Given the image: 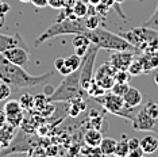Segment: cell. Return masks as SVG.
Here are the masks:
<instances>
[{
	"mask_svg": "<svg viewBox=\"0 0 158 157\" xmlns=\"http://www.w3.org/2000/svg\"><path fill=\"white\" fill-rule=\"evenodd\" d=\"M10 10H11L10 4H7L6 2H2V0H0V16H4Z\"/></svg>",
	"mask_w": 158,
	"mask_h": 157,
	"instance_id": "obj_36",
	"label": "cell"
},
{
	"mask_svg": "<svg viewBox=\"0 0 158 157\" xmlns=\"http://www.w3.org/2000/svg\"><path fill=\"white\" fill-rule=\"evenodd\" d=\"M143 26L150 27V28H153V30H157L158 31V6H157L156 11L153 12V15L150 16L145 23H143Z\"/></svg>",
	"mask_w": 158,
	"mask_h": 157,
	"instance_id": "obj_30",
	"label": "cell"
},
{
	"mask_svg": "<svg viewBox=\"0 0 158 157\" xmlns=\"http://www.w3.org/2000/svg\"><path fill=\"white\" fill-rule=\"evenodd\" d=\"M143 155H145V153H143V151L141 149V146L134 149V151H130V153H128V156L130 157H142Z\"/></svg>",
	"mask_w": 158,
	"mask_h": 157,
	"instance_id": "obj_39",
	"label": "cell"
},
{
	"mask_svg": "<svg viewBox=\"0 0 158 157\" xmlns=\"http://www.w3.org/2000/svg\"><path fill=\"white\" fill-rule=\"evenodd\" d=\"M48 98H46L45 95H37V96H34V107L38 110V111H41L44 107L48 104Z\"/></svg>",
	"mask_w": 158,
	"mask_h": 157,
	"instance_id": "obj_34",
	"label": "cell"
},
{
	"mask_svg": "<svg viewBox=\"0 0 158 157\" xmlns=\"http://www.w3.org/2000/svg\"><path fill=\"white\" fill-rule=\"evenodd\" d=\"M72 44H73L74 49H76V48H80V46H88L91 44V41L87 38L85 34H74L73 39H72Z\"/></svg>",
	"mask_w": 158,
	"mask_h": 157,
	"instance_id": "obj_26",
	"label": "cell"
},
{
	"mask_svg": "<svg viewBox=\"0 0 158 157\" xmlns=\"http://www.w3.org/2000/svg\"><path fill=\"white\" fill-rule=\"evenodd\" d=\"M141 149L145 155H152L158 149V138L156 135H146L141 140Z\"/></svg>",
	"mask_w": 158,
	"mask_h": 157,
	"instance_id": "obj_16",
	"label": "cell"
},
{
	"mask_svg": "<svg viewBox=\"0 0 158 157\" xmlns=\"http://www.w3.org/2000/svg\"><path fill=\"white\" fill-rule=\"evenodd\" d=\"M12 91H11V85L4 83V81L0 80V102H4L11 96Z\"/></svg>",
	"mask_w": 158,
	"mask_h": 157,
	"instance_id": "obj_28",
	"label": "cell"
},
{
	"mask_svg": "<svg viewBox=\"0 0 158 157\" xmlns=\"http://www.w3.org/2000/svg\"><path fill=\"white\" fill-rule=\"evenodd\" d=\"M49 6L52 8H61L64 7V0H49Z\"/></svg>",
	"mask_w": 158,
	"mask_h": 157,
	"instance_id": "obj_38",
	"label": "cell"
},
{
	"mask_svg": "<svg viewBox=\"0 0 158 157\" xmlns=\"http://www.w3.org/2000/svg\"><path fill=\"white\" fill-rule=\"evenodd\" d=\"M20 3H28V2H31V0H19Z\"/></svg>",
	"mask_w": 158,
	"mask_h": 157,
	"instance_id": "obj_44",
	"label": "cell"
},
{
	"mask_svg": "<svg viewBox=\"0 0 158 157\" xmlns=\"http://www.w3.org/2000/svg\"><path fill=\"white\" fill-rule=\"evenodd\" d=\"M120 35L127 39L132 46H135V48L142 53L143 46H145L149 41H152L154 37H157L158 31L153 30V28H150V27L142 26V27L132 28V30H130V31H126V33H122Z\"/></svg>",
	"mask_w": 158,
	"mask_h": 157,
	"instance_id": "obj_7",
	"label": "cell"
},
{
	"mask_svg": "<svg viewBox=\"0 0 158 157\" xmlns=\"http://www.w3.org/2000/svg\"><path fill=\"white\" fill-rule=\"evenodd\" d=\"M99 48L93 44H89L88 50L85 56L82 57V61L80 65V85L87 92L88 87L93 81V68H95V60L98 57Z\"/></svg>",
	"mask_w": 158,
	"mask_h": 157,
	"instance_id": "obj_6",
	"label": "cell"
},
{
	"mask_svg": "<svg viewBox=\"0 0 158 157\" xmlns=\"http://www.w3.org/2000/svg\"><path fill=\"white\" fill-rule=\"evenodd\" d=\"M130 77H131V74L128 70H116L114 74L115 81H118V83H128Z\"/></svg>",
	"mask_w": 158,
	"mask_h": 157,
	"instance_id": "obj_32",
	"label": "cell"
},
{
	"mask_svg": "<svg viewBox=\"0 0 158 157\" xmlns=\"http://www.w3.org/2000/svg\"><path fill=\"white\" fill-rule=\"evenodd\" d=\"M136 2H145V0H136Z\"/></svg>",
	"mask_w": 158,
	"mask_h": 157,
	"instance_id": "obj_46",
	"label": "cell"
},
{
	"mask_svg": "<svg viewBox=\"0 0 158 157\" xmlns=\"http://www.w3.org/2000/svg\"><path fill=\"white\" fill-rule=\"evenodd\" d=\"M85 35L91 41V44L96 45L99 49H106V50H111V52L131 50L136 53V54H141V52L135 46H132L126 38H123L122 35L111 33V31L106 30L103 27H96L93 30H88Z\"/></svg>",
	"mask_w": 158,
	"mask_h": 157,
	"instance_id": "obj_2",
	"label": "cell"
},
{
	"mask_svg": "<svg viewBox=\"0 0 158 157\" xmlns=\"http://www.w3.org/2000/svg\"><path fill=\"white\" fill-rule=\"evenodd\" d=\"M88 46H80V48H76V52L74 53H76L77 56H80V57H84L85 53H87V50H88Z\"/></svg>",
	"mask_w": 158,
	"mask_h": 157,
	"instance_id": "obj_40",
	"label": "cell"
},
{
	"mask_svg": "<svg viewBox=\"0 0 158 157\" xmlns=\"http://www.w3.org/2000/svg\"><path fill=\"white\" fill-rule=\"evenodd\" d=\"M106 90L104 88H102L99 85V83L96 80H93L92 83H91V85L88 87V90H87V94L89 95V96H92V98H96V96H100V95H103V94H106Z\"/></svg>",
	"mask_w": 158,
	"mask_h": 157,
	"instance_id": "obj_24",
	"label": "cell"
},
{
	"mask_svg": "<svg viewBox=\"0 0 158 157\" xmlns=\"http://www.w3.org/2000/svg\"><path fill=\"white\" fill-rule=\"evenodd\" d=\"M116 142H118L116 140H114V138H111V137H107V138L103 137V140H102V142H100V145H99L102 155H104V156H112L115 153Z\"/></svg>",
	"mask_w": 158,
	"mask_h": 157,
	"instance_id": "obj_17",
	"label": "cell"
},
{
	"mask_svg": "<svg viewBox=\"0 0 158 157\" xmlns=\"http://www.w3.org/2000/svg\"><path fill=\"white\" fill-rule=\"evenodd\" d=\"M14 46H24V48H27L23 37L19 33H15L14 35H6L0 33V53L6 52L7 49L14 48Z\"/></svg>",
	"mask_w": 158,
	"mask_h": 157,
	"instance_id": "obj_11",
	"label": "cell"
},
{
	"mask_svg": "<svg viewBox=\"0 0 158 157\" xmlns=\"http://www.w3.org/2000/svg\"><path fill=\"white\" fill-rule=\"evenodd\" d=\"M99 83V85L102 88H104L106 91H111V88L114 87V84H115V78L114 76H107V77H102V78H99V80H96Z\"/></svg>",
	"mask_w": 158,
	"mask_h": 157,
	"instance_id": "obj_29",
	"label": "cell"
},
{
	"mask_svg": "<svg viewBox=\"0 0 158 157\" xmlns=\"http://www.w3.org/2000/svg\"><path fill=\"white\" fill-rule=\"evenodd\" d=\"M72 14L76 18H85L88 15V4L85 0H76L72 6Z\"/></svg>",
	"mask_w": 158,
	"mask_h": 157,
	"instance_id": "obj_19",
	"label": "cell"
},
{
	"mask_svg": "<svg viewBox=\"0 0 158 157\" xmlns=\"http://www.w3.org/2000/svg\"><path fill=\"white\" fill-rule=\"evenodd\" d=\"M3 57H6L10 62L16 64L20 66H27L30 62V53H28V48L24 46H14V48L7 49L6 52L0 53Z\"/></svg>",
	"mask_w": 158,
	"mask_h": 157,
	"instance_id": "obj_9",
	"label": "cell"
},
{
	"mask_svg": "<svg viewBox=\"0 0 158 157\" xmlns=\"http://www.w3.org/2000/svg\"><path fill=\"white\" fill-rule=\"evenodd\" d=\"M145 111L149 114L150 117H153V118H157L158 119V102H153V100H150V102H147L145 106L142 107Z\"/></svg>",
	"mask_w": 158,
	"mask_h": 157,
	"instance_id": "obj_27",
	"label": "cell"
},
{
	"mask_svg": "<svg viewBox=\"0 0 158 157\" xmlns=\"http://www.w3.org/2000/svg\"><path fill=\"white\" fill-rule=\"evenodd\" d=\"M82 92L85 91L80 85V68H78L72 73L66 74L65 78L61 81V84L48 96V102L49 103L70 102L72 99L81 96Z\"/></svg>",
	"mask_w": 158,
	"mask_h": 157,
	"instance_id": "obj_4",
	"label": "cell"
},
{
	"mask_svg": "<svg viewBox=\"0 0 158 157\" xmlns=\"http://www.w3.org/2000/svg\"><path fill=\"white\" fill-rule=\"evenodd\" d=\"M114 2H115V3H122L123 0H114Z\"/></svg>",
	"mask_w": 158,
	"mask_h": 157,
	"instance_id": "obj_45",
	"label": "cell"
},
{
	"mask_svg": "<svg viewBox=\"0 0 158 157\" xmlns=\"http://www.w3.org/2000/svg\"><path fill=\"white\" fill-rule=\"evenodd\" d=\"M64 61H65V58H61V57H60V58H57L56 61H54V68H56L57 70H60L61 68H62Z\"/></svg>",
	"mask_w": 158,
	"mask_h": 157,
	"instance_id": "obj_41",
	"label": "cell"
},
{
	"mask_svg": "<svg viewBox=\"0 0 158 157\" xmlns=\"http://www.w3.org/2000/svg\"><path fill=\"white\" fill-rule=\"evenodd\" d=\"M81 61H82V57L77 56L76 53H74V54H72V56L68 57V58H65V61H64V65H62V68H61L58 72L61 74H64V76H66V74L72 73L73 70L78 69L80 65H81Z\"/></svg>",
	"mask_w": 158,
	"mask_h": 157,
	"instance_id": "obj_12",
	"label": "cell"
},
{
	"mask_svg": "<svg viewBox=\"0 0 158 157\" xmlns=\"http://www.w3.org/2000/svg\"><path fill=\"white\" fill-rule=\"evenodd\" d=\"M31 3L37 8H45V7L49 6V0H31Z\"/></svg>",
	"mask_w": 158,
	"mask_h": 157,
	"instance_id": "obj_37",
	"label": "cell"
},
{
	"mask_svg": "<svg viewBox=\"0 0 158 157\" xmlns=\"http://www.w3.org/2000/svg\"><path fill=\"white\" fill-rule=\"evenodd\" d=\"M3 111L6 112V117H8V115H12V114L24 111V110L22 108V106H20L19 100H8L4 104V108H3Z\"/></svg>",
	"mask_w": 158,
	"mask_h": 157,
	"instance_id": "obj_22",
	"label": "cell"
},
{
	"mask_svg": "<svg viewBox=\"0 0 158 157\" xmlns=\"http://www.w3.org/2000/svg\"><path fill=\"white\" fill-rule=\"evenodd\" d=\"M135 54L136 53L131 50H116L110 56L108 62L116 70H127L132 60L135 58Z\"/></svg>",
	"mask_w": 158,
	"mask_h": 157,
	"instance_id": "obj_10",
	"label": "cell"
},
{
	"mask_svg": "<svg viewBox=\"0 0 158 157\" xmlns=\"http://www.w3.org/2000/svg\"><path fill=\"white\" fill-rule=\"evenodd\" d=\"M19 103H20V106H22L23 110L28 111V110H31L34 107V96L28 95V94H24V95L20 96Z\"/></svg>",
	"mask_w": 158,
	"mask_h": 157,
	"instance_id": "obj_25",
	"label": "cell"
},
{
	"mask_svg": "<svg viewBox=\"0 0 158 157\" xmlns=\"http://www.w3.org/2000/svg\"><path fill=\"white\" fill-rule=\"evenodd\" d=\"M84 20H85V26H87L88 30H93V28L99 27L100 20L98 15H89L87 18H84Z\"/></svg>",
	"mask_w": 158,
	"mask_h": 157,
	"instance_id": "obj_33",
	"label": "cell"
},
{
	"mask_svg": "<svg viewBox=\"0 0 158 157\" xmlns=\"http://www.w3.org/2000/svg\"><path fill=\"white\" fill-rule=\"evenodd\" d=\"M7 122V117H6V112L3 110H0V126H3Z\"/></svg>",
	"mask_w": 158,
	"mask_h": 157,
	"instance_id": "obj_42",
	"label": "cell"
},
{
	"mask_svg": "<svg viewBox=\"0 0 158 157\" xmlns=\"http://www.w3.org/2000/svg\"><path fill=\"white\" fill-rule=\"evenodd\" d=\"M88 31L87 26H85L84 18H74V16H68L65 19H60L54 22L53 24L46 28L39 37L37 38L34 46L38 48L44 42L49 41L52 38H56L58 35H66V34H85Z\"/></svg>",
	"mask_w": 158,
	"mask_h": 157,
	"instance_id": "obj_3",
	"label": "cell"
},
{
	"mask_svg": "<svg viewBox=\"0 0 158 157\" xmlns=\"http://www.w3.org/2000/svg\"><path fill=\"white\" fill-rule=\"evenodd\" d=\"M103 140V134L102 131L96 127H91L84 133V142L92 148H98L100 145V142Z\"/></svg>",
	"mask_w": 158,
	"mask_h": 157,
	"instance_id": "obj_15",
	"label": "cell"
},
{
	"mask_svg": "<svg viewBox=\"0 0 158 157\" xmlns=\"http://www.w3.org/2000/svg\"><path fill=\"white\" fill-rule=\"evenodd\" d=\"M154 80H156V83L158 84V72L156 73V76H154Z\"/></svg>",
	"mask_w": 158,
	"mask_h": 157,
	"instance_id": "obj_43",
	"label": "cell"
},
{
	"mask_svg": "<svg viewBox=\"0 0 158 157\" xmlns=\"http://www.w3.org/2000/svg\"><path fill=\"white\" fill-rule=\"evenodd\" d=\"M115 72H116V69H115V68L111 65L108 61H107V62H104L98 70H96V73H95V80H99V78L107 77V76H114Z\"/></svg>",
	"mask_w": 158,
	"mask_h": 157,
	"instance_id": "obj_20",
	"label": "cell"
},
{
	"mask_svg": "<svg viewBox=\"0 0 158 157\" xmlns=\"http://www.w3.org/2000/svg\"><path fill=\"white\" fill-rule=\"evenodd\" d=\"M130 153V148H128V138L126 137V134H122L120 141L116 142V148H115V156L118 157H126Z\"/></svg>",
	"mask_w": 158,
	"mask_h": 157,
	"instance_id": "obj_18",
	"label": "cell"
},
{
	"mask_svg": "<svg viewBox=\"0 0 158 157\" xmlns=\"http://www.w3.org/2000/svg\"><path fill=\"white\" fill-rule=\"evenodd\" d=\"M99 104H102L106 111H108L114 115H118V117H123L126 119L131 121L132 118L136 115V112L139 111L141 106L138 107H127L124 104V100L123 98L119 95H115L114 92H106V94L100 95V96H96L93 98Z\"/></svg>",
	"mask_w": 158,
	"mask_h": 157,
	"instance_id": "obj_5",
	"label": "cell"
},
{
	"mask_svg": "<svg viewBox=\"0 0 158 157\" xmlns=\"http://www.w3.org/2000/svg\"><path fill=\"white\" fill-rule=\"evenodd\" d=\"M139 146H141V140H138L135 137L128 138V148H130V151H134V149L139 148Z\"/></svg>",
	"mask_w": 158,
	"mask_h": 157,
	"instance_id": "obj_35",
	"label": "cell"
},
{
	"mask_svg": "<svg viewBox=\"0 0 158 157\" xmlns=\"http://www.w3.org/2000/svg\"><path fill=\"white\" fill-rule=\"evenodd\" d=\"M127 70L130 72L131 76H138V74H141V73H145L143 72V65H142L141 60H139V57H135V58L132 60V62L130 64Z\"/></svg>",
	"mask_w": 158,
	"mask_h": 157,
	"instance_id": "obj_23",
	"label": "cell"
},
{
	"mask_svg": "<svg viewBox=\"0 0 158 157\" xmlns=\"http://www.w3.org/2000/svg\"><path fill=\"white\" fill-rule=\"evenodd\" d=\"M128 83H118V81H115L114 87L111 88V92H114L115 95H119V96H123L126 94V91L128 90Z\"/></svg>",
	"mask_w": 158,
	"mask_h": 157,
	"instance_id": "obj_31",
	"label": "cell"
},
{
	"mask_svg": "<svg viewBox=\"0 0 158 157\" xmlns=\"http://www.w3.org/2000/svg\"><path fill=\"white\" fill-rule=\"evenodd\" d=\"M70 102H72L70 103V108H69L70 117H77L81 111H84L85 110V103L81 99V96H77V98L72 99Z\"/></svg>",
	"mask_w": 158,
	"mask_h": 157,
	"instance_id": "obj_21",
	"label": "cell"
},
{
	"mask_svg": "<svg viewBox=\"0 0 158 157\" xmlns=\"http://www.w3.org/2000/svg\"><path fill=\"white\" fill-rule=\"evenodd\" d=\"M122 98H123L124 104L127 107H138L142 103V94L134 87H128V90L126 91V94Z\"/></svg>",
	"mask_w": 158,
	"mask_h": 157,
	"instance_id": "obj_13",
	"label": "cell"
},
{
	"mask_svg": "<svg viewBox=\"0 0 158 157\" xmlns=\"http://www.w3.org/2000/svg\"><path fill=\"white\" fill-rule=\"evenodd\" d=\"M131 126L134 130L138 131H153V133L158 134V119L150 117L142 107L131 119Z\"/></svg>",
	"mask_w": 158,
	"mask_h": 157,
	"instance_id": "obj_8",
	"label": "cell"
},
{
	"mask_svg": "<svg viewBox=\"0 0 158 157\" xmlns=\"http://www.w3.org/2000/svg\"><path fill=\"white\" fill-rule=\"evenodd\" d=\"M139 60H141L143 65V72L145 73H149L153 69L158 68V54H156V53H143V54H139Z\"/></svg>",
	"mask_w": 158,
	"mask_h": 157,
	"instance_id": "obj_14",
	"label": "cell"
},
{
	"mask_svg": "<svg viewBox=\"0 0 158 157\" xmlns=\"http://www.w3.org/2000/svg\"><path fill=\"white\" fill-rule=\"evenodd\" d=\"M53 76V72L44 74H30L24 66L10 62L6 57L0 54V80L10 84L14 88H28L39 84H45Z\"/></svg>",
	"mask_w": 158,
	"mask_h": 157,
	"instance_id": "obj_1",
	"label": "cell"
}]
</instances>
